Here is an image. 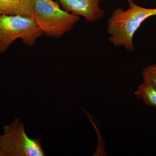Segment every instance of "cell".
Listing matches in <instances>:
<instances>
[{"label":"cell","mask_w":156,"mask_h":156,"mask_svg":"<svg viewBox=\"0 0 156 156\" xmlns=\"http://www.w3.org/2000/svg\"><path fill=\"white\" fill-rule=\"evenodd\" d=\"M129 8L124 11L118 8L107 20L109 41L115 47H123L129 52L134 49L133 37L144 20L156 16V9H147L128 0Z\"/></svg>","instance_id":"6da1fadb"},{"label":"cell","mask_w":156,"mask_h":156,"mask_svg":"<svg viewBox=\"0 0 156 156\" xmlns=\"http://www.w3.org/2000/svg\"><path fill=\"white\" fill-rule=\"evenodd\" d=\"M32 18L43 34L58 38L69 31L80 17L62 10L53 0H35Z\"/></svg>","instance_id":"7a4b0ae2"},{"label":"cell","mask_w":156,"mask_h":156,"mask_svg":"<svg viewBox=\"0 0 156 156\" xmlns=\"http://www.w3.org/2000/svg\"><path fill=\"white\" fill-rule=\"evenodd\" d=\"M43 34L32 17L0 15V53L5 52L18 39L27 46H34Z\"/></svg>","instance_id":"3957f363"},{"label":"cell","mask_w":156,"mask_h":156,"mask_svg":"<svg viewBox=\"0 0 156 156\" xmlns=\"http://www.w3.org/2000/svg\"><path fill=\"white\" fill-rule=\"evenodd\" d=\"M0 148L7 156H46L41 138L30 139L19 119L4 127V134L0 135Z\"/></svg>","instance_id":"277c9868"},{"label":"cell","mask_w":156,"mask_h":156,"mask_svg":"<svg viewBox=\"0 0 156 156\" xmlns=\"http://www.w3.org/2000/svg\"><path fill=\"white\" fill-rule=\"evenodd\" d=\"M66 11L83 17L87 22L93 23L101 19L105 11L99 6L100 0H58Z\"/></svg>","instance_id":"5b68a950"},{"label":"cell","mask_w":156,"mask_h":156,"mask_svg":"<svg viewBox=\"0 0 156 156\" xmlns=\"http://www.w3.org/2000/svg\"><path fill=\"white\" fill-rule=\"evenodd\" d=\"M35 0H0V15L32 17Z\"/></svg>","instance_id":"8992f818"},{"label":"cell","mask_w":156,"mask_h":156,"mask_svg":"<svg viewBox=\"0 0 156 156\" xmlns=\"http://www.w3.org/2000/svg\"><path fill=\"white\" fill-rule=\"evenodd\" d=\"M135 95L138 99L143 101L147 106L156 108V87L151 83L143 80L135 92Z\"/></svg>","instance_id":"52a82bcc"},{"label":"cell","mask_w":156,"mask_h":156,"mask_svg":"<svg viewBox=\"0 0 156 156\" xmlns=\"http://www.w3.org/2000/svg\"><path fill=\"white\" fill-rule=\"evenodd\" d=\"M143 80L151 83L156 87V64L145 67L142 71Z\"/></svg>","instance_id":"ba28073f"},{"label":"cell","mask_w":156,"mask_h":156,"mask_svg":"<svg viewBox=\"0 0 156 156\" xmlns=\"http://www.w3.org/2000/svg\"><path fill=\"white\" fill-rule=\"evenodd\" d=\"M7 156L5 152L2 151V150L0 148V156Z\"/></svg>","instance_id":"9c48e42d"}]
</instances>
